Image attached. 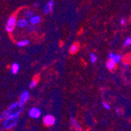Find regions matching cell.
<instances>
[{
    "instance_id": "obj_14",
    "label": "cell",
    "mask_w": 131,
    "mask_h": 131,
    "mask_svg": "<svg viewBox=\"0 0 131 131\" xmlns=\"http://www.w3.org/2000/svg\"><path fill=\"white\" fill-rule=\"evenodd\" d=\"M70 123H71L72 126H73L76 129H77V130H79V131L82 130V126L80 125V123H78V121L77 120L76 118H74V117H70Z\"/></svg>"
},
{
    "instance_id": "obj_9",
    "label": "cell",
    "mask_w": 131,
    "mask_h": 131,
    "mask_svg": "<svg viewBox=\"0 0 131 131\" xmlns=\"http://www.w3.org/2000/svg\"><path fill=\"white\" fill-rule=\"evenodd\" d=\"M28 21H29V24H34V25H38L41 22V17L40 15L35 13L30 18L28 19Z\"/></svg>"
},
{
    "instance_id": "obj_12",
    "label": "cell",
    "mask_w": 131,
    "mask_h": 131,
    "mask_svg": "<svg viewBox=\"0 0 131 131\" xmlns=\"http://www.w3.org/2000/svg\"><path fill=\"white\" fill-rule=\"evenodd\" d=\"M34 14H35V11L34 10H33L32 9L27 8V9H24V10L23 13H22V16H23V17H24V18H26L27 19H29Z\"/></svg>"
},
{
    "instance_id": "obj_24",
    "label": "cell",
    "mask_w": 131,
    "mask_h": 131,
    "mask_svg": "<svg viewBox=\"0 0 131 131\" xmlns=\"http://www.w3.org/2000/svg\"><path fill=\"white\" fill-rule=\"evenodd\" d=\"M116 113L119 114V115H121V113H122V112H121V110H120L119 108H118V107L116 108Z\"/></svg>"
},
{
    "instance_id": "obj_17",
    "label": "cell",
    "mask_w": 131,
    "mask_h": 131,
    "mask_svg": "<svg viewBox=\"0 0 131 131\" xmlns=\"http://www.w3.org/2000/svg\"><path fill=\"white\" fill-rule=\"evenodd\" d=\"M26 29L28 32H30V33H34V32H35L38 30V28H37V25L29 24L27 25V27L26 28Z\"/></svg>"
},
{
    "instance_id": "obj_6",
    "label": "cell",
    "mask_w": 131,
    "mask_h": 131,
    "mask_svg": "<svg viewBox=\"0 0 131 131\" xmlns=\"http://www.w3.org/2000/svg\"><path fill=\"white\" fill-rule=\"evenodd\" d=\"M29 24V21L24 17H20L17 18L16 21V28H20V29H26L27 25Z\"/></svg>"
},
{
    "instance_id": "obj_3",
    "label": "cell",
    "mask_w": 131,
    "mask_h": 131,
    "mask_svg": "<svg viewBox=\"0 0 131 131\" xmlns=\"http://www.w3.org/2000/svg\"><path fill=\"white\" fill-rule=\"evenodd\" d=\"M16 21H17V17L16 15H11L7 19L5 25V29L7 33L12 34L16 28Z\"/></svg>"
},
{
    "instance_id": "obj_7",
    "label": "cell",
    "mask_w": 131,
    "mask_h": 131,
    "mask_svg": "<svg viewBox=\"0 0 131 131\" xmlns=\"http://www.w3.org/2000/svg\"><path fill=\"white\" fill-rule=\"evenodd\" d=\"M43 123L46 126H52L56 123V118L52 115H46L43 117Z\"/></svg>"
},
{
    "instance_id": "obj_10",
    "label": "cell",
    "mask_w": 131,
    "mask_h": 131,
    "mask_svg": "<svg viewBox=\"0 0 131 131\" xmlns=\"http://www.w3.org/2000/svg\"><path fill=\"white\" fill-rule=\"evenodd\" d=\"M108 58H109V60H112L113 62H115L116 64H118L121 60L122 56L120 54H114V53L112 52V53H110L108 54Z\"/></svg>"
},
{
    "instance_id": "obj_27",
    "label": "cell",
    "mask_w": 131,
    "mask_h": 131,
    "mask_svg": "<svg viewBox=\"0 0 131 131\" xmlns=\"http://www.w3.org/2000/svg\"><path fill=\"white\" fill-rule=\"evenodd\" d=\"M127 60H128L129 62H131V54H129V55L127 57Z\"/></svg>"
},
{
    "instance_id": "obj_8",
    "label": "cell",
    "mask_w": 131,
    "mask_h": 131,
    "mask_svg": "<svg viewBox=\"0 0 131 131\" xmlns=\"http://www.w3.org/2000/svg\"><path fill=\"white\" fill-rule=\"evenodd\" d=\"M30 92L28 90H23L20 94V97H19V101L24 104H25L30 99Z\"/></svg>"
},
{
    "instance_id": "obj_23",
    "label": "cell",
    "mask_w": 131,
    "mask_h": 131,
    "mask_svg": "<svg viewBox=\"0 0 131 131\" xmlns=\"http://www.w3.org/2000/svg\"><path fill=\"white\" fill-rule=\"evenodd\" d=\"M40 6H41V4L38 2H35V3H34V4H33V6H34L35 8H39Z\"/></svg>"
},
{
    "instance_id": "obj_1",
    "label": "cell",
    "mask_w": 131,
    "mask_h": 131,
    "mask_svg": "<svg viewBox=\"0 0 131 131\" xmlns=\"http://www.w3.org/2000/svg\"><path fill=\"white\" fill-rule=\"evenodd\" d=\"M20 116H9L3 120L2 128L5 130H9L13 129L18 123Z\"/></svg>"
},
{
    "instance_id": "obj_29",
    "label": "cell",
    "mask_w": 131,
    "mask_h": 131,
    "mask_svg": "<svg viewBox=\"0 0 131 131\" xmlns=\"http://www.w3.org/2000/svg\"><path fill=\"white\" fill-rule=\"evenodd\" d=\"M0 39H1V36H0Z\"/></svg>"
},
{
    "instance_id": "obj_5",
    "label": "cell",
    "mask_w": 131,
    "mask_h": 131,
    "mask_svg": "<svg viewBox=\"0 0 131 131\" xmlns=\"http://www.w3.org/2000/svg\"><path fill=\"white\" fill-rule=\"evenodd\" d=\"M41 111L39 108L38 107H33L31 108L29 111H28V115L31 118V119H39L41 116Z\"/></svg>"
},
{
    "instance_id": "obj_21",
    "label": "cell",
    "mask_w": 131,
    "mask_h": 131,
    "mask_svg": "<svg viewBox=\"0 0 131 131\" xmlns=\"http://www.w3.org/2000/svg\"><path fill=\"white\" fill-rule=\"evenodd\" d=\"M124 46H131V37H128L126 41L124 42Z\"/></svg>"
},
{
    "instance_id": "obj_20",
    "label": "cell",
    "mask_w": 131,
    "mask_h": 131,
    "mask_svg": "<svg viewBox=\"0 0 131 131\" xmlns=\"http://www.w3.org/2000/svg\"><path fill=\"white\" fill-rule=\"evenodd\" d=\"M9 116V115H8V113H7V111H6V110H4V111H3L1 113H0V120H3V119H5L6 117H8Z\"/></svg>"
},
{
    "instance_id": "obj_11",
    "label": "cell",
    "mask_w": 131,
    "mask_h": 131,
    "mask_svg": "<svg viewBox=\"0 0 131 131\" xmlns=\"http://www.w3.org/2000/svg\"><path fill=\"white\" fill-rule=\"evenodd\" d=\"M20 66L18 63H13L10 66V72L13 75H16L18 74V72H20Z\"/></svg>"
},
{
    "instance_id": "obj_26",
    "label": "cell",
    "mask_w": 131,
    "mask_h": 131,
    "mask_svg": "<svg viewBox=\"0 0 131 131\" xmlns=\"http://www.w3.org/2000/svg\"><path fill=\"white\" fill-rule=\"evenodd\" d=\"M125 23H126V21H125V19L122 18V19H121V21H120V24L123 25V24H125Z\"/></svg>"
},
{
    "instance_id": "obj_15",
    "label": "cell",
    "mask_w": 131,
    "mask_h": 131,
    "mask_svg": "<svg viewBox=\"0 0 131 131\" xmlns=\"http://www.w3.org/2000/svg\"><path fill=\"white\" fill-rule=\"evenodd\" d=\"M78 50H79V44L76 42V43H73L70 46L69 52L70 54H75L78 52Z\"/></svg>"
},
{
    "instance_id": "obj_18",
    "label": "cell",
    "mask_w": 131,
    "mask_h": 131,
    "mask_svg": "<svg viewBox=\"0 0 131 131\" xmlns=\"http://www.w3.org/2000/svg\"><path fill=\"white\" fill-rule=\"evenodd\" d=\"M89 57H90V60H91V62L92 64H95L96 61H97V55H96L94 53H91L90 55H89Z\"/></svg>"
},
{
    "instance_id": "obj_2",
    "label": "cell",
    "mask_w": 131,
    "mask_h": 131,
    "mask_svg": "<svg viewBox=\"0 0 131 131\" xmlns=\"http://www.w3.org/2000/svg\"><path fill=\"white\" fill-rule=\"evenodd\" d=\"M6 110L9 116H20V114H21L24 110V104L20 101H16L11 104Z\"/></svg>"
},
{
    "instance_id": "obj_16",
    "label": "cell",
    "mask_w": 131,
    "mask_h": 131,
    "mask_svg": "<svg viewBox=\"0 0 131 131\" xmlns=\"http://www.w3.org/2000/svg\"><path fill=\"white\" fill-rule=\"evenodd\" d=\"M106 68H107L108 70H110V71L114 70L115 68H116V64L115 63V62H113L112 60H108L106 62Z\"/></svg>"
},
{
    "instance_id": "obj_19",
    "label": "cell",
    "mask_w": 131,
    "mask_h": 131,
    "mask_svg": "<svg viewBox=\"0 0 131 131\" xmlns=\"http://www.w3.org/2000/svg\"><path fill=\"white\" fill-rule=\"evenodd\" d=\"M38 85V81L37 79H32L29 84V88L30 89H35Z\"/></svg>"
},
{
    "instance_id": "obj_13",
    "label": "cell",
    "mask_w": 131,
    "mask_h": 131,
    "mask_svg": "<svg viewBox=\"0 0 131 131\" xmlns=\"http://www.w3.org/2000/svg\"><path fill=\"white\" fill-rule=\"evenodd\" d=\"M30 44V41L29 39H20V40H18L16 42V46L19 48H24V47H26L27 46H28Z\"/></svg>"
},
{
    "instance_id": "obj_25",
    "label": "cell",
    "mask_w": 131,
    "mask_h": 131,
    "mask_svg": "<svg viewBox=\"0 0 131 131\" xmlns=\"http://www.w3.org/2000/svg\"><path fill=\"white\" fill-rule=\"evenodd\" d=\"M129 67V64H128V63H126V64H124V68H125V69H127Z\"/></svg>"
},
{
    "instance_id": "obj_22",
    "label": "cell",
    "mask_w": 131,
    "mask_h": 131,
    "mask_svg": "<svg viewBox=\"0 0 131 131\" xmlns=\"http://www.w3.org/2000/svg\"><path fill=\"white\" fill-rule=\"evenodd\" d=\"M102 106H103L105 109H107V110H110V108H111L109 104L107 103L106 101H103V102H102Z\"/></svg>"
},
{
    "instance_id": "obj_4",
    "label": "cell",
    "mask_w": 131,
    "mask_h": 131,
    "mask_svg": "<svg viewBox=\"0 0 131 131\" xmlns=\"http://www.w3.org/2000/svg\"><path fill=\"white\" fill-rule=\"evenodd\" d=\"M55 6V2L54 0H48V1L43 6V13L45 15H48L51 13H52Z\"/></svg>"
},
{
    "instance_id": "obj_28",
    "label": "cell",
    "mask_w": 131,
    "mask_h": 131,
    "mask_svg": "<svg viewBox=\"0 0 131 131\" xmlns=\"http://www.w3.org/2000/svg\"><path fill=\"white\" fill-rule=\"evenodd\" d=\"M2 129H3V128H2L1 126H0V131H2Z\"/></svg>"
}]
</instances>
